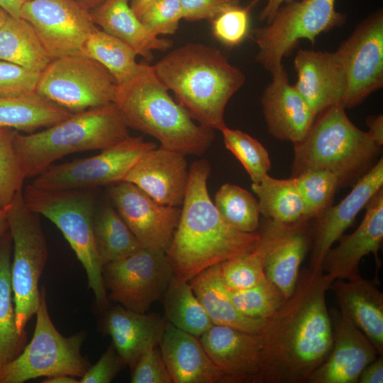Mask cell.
I'll return each mask as SVG.
<instances>
[{"mask_svg": "<svg viewBox=\"0 0 383 383\" xmlns=\"http://www.w3.org/2000/svg\"><path fill=\"white\" fill-rule=\"evenodd\" d=\"M322 270L304 269L292 295L265 320L260 333V368L254 383H308L333 346Z\"/></svg>", "mask_w": 383, "mask_h": 383, "instance_id": "1", "label": "cell"}, {"mask_svg": "<svg viewBox=\"0 0 383 383\" xmlns=\"http://www.w3.org/2000/svg\"><path fill=\"white\" fill-rule=\"evenodd\" d=\"M210 170L204 160L189 169L179 221L166 252L174 275L186 282L211 266L250 253L260 239L257 231L237 230L221 216L207 189Z\"/></svg>", "mask_w": 383, "mask_h": 383, "instance_id": "2", "label": "cell"}, {"mask_svg": "<svg viewBox=\"0 0 383 383\" xmlns=\"http://www.w3.org/2000/svg\"><path fill=\"white\" fill-rule=\"evenodd\" d=\"M160 82L201 126L226 127V106L245 77L216 48L201 43L177 48L152 65Z\"/></svg>", "mask_w": 383, "mask_h": 383, "instance_id": "3", "label": "cell"}, {"mask_svg": "<svg viewBox=\"0 0 383 383\" xmlns=\"http://www.w3.org/2000/svg\"><path fill=\"white\" fill-rule=\"evenodd\" d=\"M113 102L129 128L154 137L163 148L201 155L214 139L213 130L196 124L174 100L152 65H143L135 76L117 84Z\"/></svg>", "mask_w": 383, "mask_h": 383, "instance_id": "4", "label": "cell"}, {"mask_svg": "<svg viewBox=\"0 0 383 383\" xmlns=\"http://www.w3.org/2000/svg\"><path fill=\"white\" fill-rule=\"evenodd\" d=\"M128 126L113 103L73 113L36 133L16 132L14 148L26 178L35 177L62 157L103 150L130 136Z\"/></svg>", "mask_w": 383, "mask_h": 383, "instance_id": "5", "label": "cell"}, {"mask_svg": "<svg viewBox=\"0 0 383 383\" xmlns=\"http://www.w3.org/2000/svg\"><path fill=\"white\" fill-rule=\"evenodd\" d=\"M381 147L368 131L355 126L342 104L319 113L303 140L294 144L292 175L307 170H326L340 187L353 186L377 162Z\"/></svg>", "mask_w": 383, "mask_h": 383, "instance_id": "6", "label": "cell"}, {"mask_svg": "<svg viewBox=\"0 0 383 383\" xmlns=\"http://www.w3.org/2000/svg\"><path fill=\"white\" fill-rule=\"evenodd\" d=\"M91 190H46L30 184L23 191V197L29 209L49 219L62 232L86 272L96 303L105 307L108 298L94 237L96 210Z\"/></svg>", "mask_w": 383, "mask_h": 383, "instance_id": "7", "label": "cell"}, {"mask_svg": "<svg viewBox=\"0 0 383 383\" xmlns=\"http://www.w3.org/2000/svg\"><path fill=\"white\" fill-rule=\"evenodd\" d=\"M35 315L31 340L0 369V383H23L60 374L82 377L91 366L81 353L86 333L80 331L66 337L58 331L50 316L44 287Z\"/></svg>", "mask_w": 383, "mask_h": 383, "instance_id": "8", "label": "cell"}, {"mask_svg": "<svg viewBox=\"0 0 383 383\" xmlns=\"http://www.w3.org/2000/svg\"><path fill=\"white\" fill-rule=\"evenodd\" d=\"M8 231L12 240L11 279L17 330L25 334L28 321L40 303L38 284L48 258L40 215L26 205L23 190L11 203Z\"/></svg>", "mask_w": 383, "mask_h": 383, "instance_id": "9", "label": "cell"}, {"mask_svg": "<svg viewBox=\"0 0 383 383\" xmlns=\"http://www.w3.org/2000/svg\"><path fill=\"white\" fill-rule=\"evenodd\" d=\"M345 15L335 0H295L282 5L272 20L253 31L257 60L271 74L284 68L282 60L300 40L314 43L318 35L341 26Z\"/></svg>", "mask_w": 383, "mask_h": 383, "instance_id": "10", "label": "cell"}, {"mask_svg": "<svg viewBox=\"0 0 383 383\" xmlns=\"http://www.w3.org/2000/svg\"><path fill=\"white\" fill-rule=\"evenodd\" d=\"M116 87L101 64L73 55L52 60L40 73L35 92L73 113L113 102Z\"/></svg>", "mask_w": 383, "mask_h": 383, "instance_id": "11", "label": "cell"}, {"mask_svg": "<svg viewBox=\"0 0 383 383\" xmlns=\"http://www.w3.org/2000/svg\"><path fill=\"white\" fill-rule=\"evenodd\" d=\"M142 136L131 137L86 158L52 164L34 177L31 184L46 190L93 189L111 186L125 177L147 151L156 148Z\"/></svg>", "mask_w": 383, "mask_h": 383, "instance_id": "12", "label": "cell"}, {"mask_svg": "<svg viewBox=\"0 0 383 383\" xmlns=\"http://www.w3.org/2000/svg\"><path fill=\"white\" fill-rule=\"evenodd\" d=\"M174 275L165 252L144 248L102 269L109 299L138 313L162 299Z\"/></svg>", "mask_w": 383, "mask_h": 383, "instance_id": "13", "label": "cell"}, {"mask_svg": "<svg viewBox=\"0 0 383 383\" xmlns=\"http://www.w3.org/2000/svg\"><path fill=\"white\" fill-rule=\"evenodd\" d=\"M335 52L345 77L342 105L352 108L383 86L382 9L363 20Z\"/></svg>", "mask_w": 383, "mask_h": 383, "instance_id": "14", "label": "cell"}, {"mask_svg": "<svg viewBox=\"0 0 383 383\" xmlns=\"http://www.w3.org/2000/svg\"><path fill=\"white\" fill-rule=\"evenodd\" d=\"M20 17L35 30L52 60L82 55L84 42L98 28L90 12L72 0H29Z\"/></svg>", "mask_w": 383, "mask_h": 383, "instance_id": "15", "label": "cell"}, {"mask_svg": "<svg viewBox=\"0 0 383 383\" xmlns=\"http://www.w3.org/2000/svg\"><path fill=\"white\" fill-rule=\"evenodd\" d=\"M108 194L142 247L167 252L179 221L181 209L158 203L127 181L111 185Z\"/></svg>", "mask_w": 383, "mask_h": 383, "instance_id": "16", "label": "cell"}, {"mask_svg": "<svg viewBox=\"0 0 383 383\" xmlns=\"http://www.w3.org/2000/svg\"><path fill=\"white\" fill-rule=\"evenodd\" d=\"M311 221L282 223L263 217L260 223L257 232L264 249V273L285 299L293 293L301 265L311 249Z\"/></svg>", "mask_w": 383, "mask_h": 383, "instance_id": "17", "label": "cell"}, {"mask_svg": "<svg viewBox=\"0 0 383 383\" xmlns=\"http://www.w3.org/2000/svg\"><path fill=\"white\" fill-rule=\"evenodd\" d=\"M365 208V216L355 231L342 235L339 243L331 247L323 259L322 271L331 284L335 279L355 281L360 279V261L371 253L375 257L377 267L381 266L378 252L383 240V188L372 197Z\"/></svg>", "mask_w": 383, "mask_h": 383, "instance_id": "18", "label": "cell"}, {"mask_svg": "<svg viewBox=\"0 0 383 383\" xmlns=\"http://www.w3.org/2000/svg\"><path fill=\"white\" fill-rule=\"evenodd\" d=\"M329 313L333 346L308 383H357L362 371L378 354L366 335L344 312L333 309Z\"/></svg>", "mask_w": 383, "mask_h": 383, "instance_id": "19", "label": "cell"}, {"mask_svg": "<svg viewBox=\"0 0 383 383\" xmlns=\"http://www.w3.org/2000/svg\"><path fill=\"white\" fill-rule=\"evenodd\" d=\"M383 188V158L353 186L350 193L338 204L331 206L311 221L310 269L319 270L326 252L343 235L360 211Z\"/></svg>", "mask_w": 383, "mask_h": 383, "instance_id": "20", "label": "cell"}, {"mask_svg": "<svg viewBox=\"0 0 383 383\" xmlns=\"http://www.w3.org/2000/svg\"><path fill=\"white\" fill-rule=\"evenodd\" d=\"M123 181L134 184L158 203L182 206L189 181L185 155L160 146L152 148L140 157Z\"/></svg>", "mask_w": 383, "mask_h": 383, "instance_id": "21", "label": "cell"}, {"mask_svg": "<svg viewBox=\"0 0 383 383\" xmlns=\"http://www.w3.org/2000/svg\"><path fill=\"white\" fill-rule=\"evenodd\" d=\"M199 341L223 374L225 382H253L260 368V333L213 324L200 336Z\"/></svg>", "mask_w": 383, "mask_h": 383, "instance_id": "22", "label": "cell"}, {"mask_svg": "<svg viewBox=\"0 0 383 383\" xmlns=\"http://www.w3.org/2000/svg\"><path fill=\"white\" fill-rule=\"evenodd\" d=\"M294 65L297 74L294 86L316 116L331 106L342 104L345 77L336 52L299 49Z\"/></svg>", "mask_w": 383, "mask_h": 383, "instance_id": "23", "label": "cell"}, {"mask_svg": "<svg viewBox=\"0 0 383 383\" xmlns=\"http://www.w3.org/2000/svg\"><path fill=\"white\" fill-rule=\"evenodd\" d=\"M272 76V82L261 98L268 131L279 140L299 143L308 134L316 116L294 86L289 84L284 68Z\"/></svg>", "mask_w": 383, "mask_h": 383, "instance_id": "24", "label": "cell"}, {"mask_svg": "<svg viewBox=\"0 0 383 383\" xmlns=\"http://www.w3.org/2000/svg\"><path fill=\"white\" fill-rule=\"evenodd\" d=\"M166 320L157 313H138L119 305L106 313L104 328L124 364L132 370L145 352L159 345Z\"/></svg>", "mask_w": 383, "mask_h": 383, "instance_id": "25", "label": "cell"}, {"mask_svg": "<svg viewBox=\"0 0 383 383\" xmlns=\"http://www.w3.org/2000/svg\"><path fill=\"white\" fill-rule=\"evenodd\" d=\"M159 345L172 383L225 382L196 336L167 321Z\"/></svg>", "mask_w": 383, "mask_h": 383, "instance_id": "26", "label": "cell"}, {"mask_svg": "<svg viewBox=\"0 0 383 383\" xmlns=\"http://www.w3.org/2000/svg\"><path fill=\"white\" fill-rule=\"evenodd\" d=\"M337 298L340 310L368 338L377 354H383V293L374 281L334 280L330 287Z\"/></svg>", "mask_w": 383, "mask_h": 383, "instance_id": "27", "label": "cell"}, {"mask_svg": "<svg viewBox=\"0 0 383 383\" xmlns=\"http://www.w3.org/2000/svg\"><path fill=\"white\" fill-rule=\"evenodd\" d=\"M93 22L106 33L129 45L147 60L153 59V52L165 51L172 41L151 33L132 9L130 0H105L90 11Z\"/></svg>", "mask_w": 383, "mask_h": 383, "instance_id": "28", "label": "cell"}, {"mask_svg": "<svg viewBox=\"0 0 383 383\" xmlns=\"http://www.w3.org/2000/svg\"><path fill=\"white\" fill-rule=\"evenodd\" d=\"M189 282L213 324L260 333L265 320L246 316L235 307L222 280L220 264L205 269Z\"/></svg>", "mask_w": 383, "mask_h": 383, "instance_id": "29", "label": "cell"}, {"mask_svg": "<svg viewBox=\"0 0 383 383\" xmlns=\"http://www.w3.org/2000/svg\"><path fill=\"white\" fill-rule=\"evenodd\" d=\"M0 60L40 73L52 60L33 26L10 15L0 28Z\"/></svg>", "mask_w": 383, "mask_h": 383, "instance_id": "30", "label": "cell"}, {"mask_svg": "<svg viewBox=\"0 0 383 383\" xmlns=\"http://www.w3.org/2000/svg\"><path fill=\"white\" fill-rule=\"evenodd\" d=\"M71 114L36 92L0 96V127L30 133L58 123Z\"/></svg>", "mask_w": 383, "mask_h": 383, "instance_id": "31", "label": "cell"}, {"mask_svg": "<svg viewBox=\"0 0 383 383\" xmlns=\"http://www.w3.org/2000/svg\"><path fill=\"white\" fill-rule=\"evenodd\" d=\"M12 240L6 231L0 238V369L23 350L26 333L17 330L11 279Z\"/></svg>", "mask_w": 383, "mask_h": 383, "instance_id": "32", "label": "cell"}, {"mask_svg": "<svg viewBox=\"0 0 383 383\" xmlns=\"http://www.w3.org/2000/svg\"><path fill=\"white\" fill-rule=\"evenodd\" d=\"M93 232L102 267L143 248L116 209L110 206L96 211Z\"/></svg>", "mask_w": 383, "mask_h": 383, "instance_id": "33", "label": "cell"}, {"mask_svg": "<svg viewBox=\"0 0 383 383\" xmlns=\"http://www.w3.org/2000/svg\"><path fill=\"white\" fill-rule=\"evenodd\" d=\"M251 187L259 199L264 218L282 223L306 220L304 204L292 177L281 179L267 174L260 183H252Z\"/></svg>", "mask_w": 383, "mask_h": 383, "instance_id": "34", "label": "cell"}, {"mask_svg": "<svg viewBox=\"0 0 383 383\" xmlns=\"http://www.w3.org/2000/svg\"><path fill=\"white\" fill-rule=\"evenodd\" d=\"M81 54L104 67L117 84L132 78L143 65L137 62L138 55L129 45L99 28L88 35Z\"/></svg>", "mask_w": 383, "mask_h": 383, "instance_id": "35", "label": "cell"}, {"mask_svg": "<svg viewBox=\"0 0 383 383\" xmlns=\"http://www.w3.org/2000/svg\"><path fill=\"white\" fill-rule=\"evenodd\" d=\"M162 298L166 319L177 328L200 337L213 324L189 282L174 275Z\"/></svg>", "mask_w": 383, "mask_h": 383, "instance_id": "36", "label": "cell"}, {"mask_svg": "<svg viewBox=\"0 0 383 383\" xmlns=\"http://www.w3.org/2000/svg\"><path fill=\"white\" fill-rule=\"evenodd\" d=\"M213 204L224 220L243 232H257L260 210L258 201L248 190L223 184L215 194Z\"/></svg>", "mask_w": 383, "mask_h": 383, "instance_id": "37", "label": "cell"}, {"mask_svg": "<svg viewBox=\"0 0 383 383\" xmlns=\"http://www.w3.org/2000/svg\"><path fill=\"white\" fill-rule=\"evenodd\" d=\"M292 177L304 204L305 219L310 221L332 205L340 187L338 177L326 170H307Z\"/></svg>", "mask_w": 383, "mask_h": 383, "instance_id": "38", "label": "cell"}, {"mask_svg": "<svg viewBox=\"0 0 383 383\" xmlns=\"http://www.w3.org/2000/svg\"><path fill=\"white\" fill-rule=\"evenodd\" d=\"M221 131L226 148L242 164L252 183H260L271 169L267 150L257 140L242 131L226 126Z\"/></svg>", "mask_w": 383, "mask_h": 383, "instance_id": "39", "label": "cell"}, {"mask_svg": "<svg viewBox=\"0 0 383 383\" xmlns=\"http://www.w3.org/2000/svg\"><path fill=\"white\" fill-rule=\"evenodd\" d=\"M231 300L243 315L267 320L281 306L285 298L266 277L255 285L240 290L228 289Z\"/></svg>", "mask_w": 383, "mask_h": 383, "instance_id": "40", "label": "cell"}, {"mask_svg": "<svg viewBox=\"0 0 383 383\" xmlns=\"http://www.w3.org/2000/svg\"><path fill=\"white\" fill-rule=\"evenodd\" d=\"M263 257L264 249L258 242L250 253L220 263L221 276L226 287L230 290H240L260 282L265 277Z\"/></svg>", "mask_w": 383, "mask_h": 383, "instance_id": "41", "label": "cell"}, {"mask_svg": "<svg viewBox=\"0 0 383 383\" xmlns=\"http://www.w3.org/2000/svg\"><path fill=\"white\" fill-rule=\"evenodd\" d=\"M16 132L0 127V207L11 203L26 179L14 148Z\"/></svg>", "mask_w": 383, "mask_h": 383, "instance_id": "42", "label": "cell"}, {"mask_svg": "<svg viewBox=\"0 0 383 383\" xmlns=\"http://www.w3.org/2000/svg\"><path fill=\"white\" fill-rule=\"evenodd\" d=\"M243 7L232 4L211 20L214 37L223 45L233 48L248 36L250 27V10L252 5Z\"/></svg>", "mask_w": 383, "mask_h": 383, "instance_id": "43", "label": "cell"}, {"mask_svg": "<svg viewBox=\"0 0 383 383\" xmlns=\"http://www.w3.org/2000/svg\"><path fill=\"white\" fill-rule=\"evenodd\" d=\"M139 18L156 36L174 34L183 20L180 0H152Z\"/></svg>", "mask_w": 383, "mask_h": 383, "instance_id": "44", "label": "cell"}, {"mask_svg": "<svg viewBox=\"0 0 383 383\" xmlns=\"http://www.w3.org/2000/svg\"><path fill=\"white\" fill-rule=\"evenodd\" d=\"M40 73L0 60V96L35 93Z\"/></svg>", "mask_w": 383, "mask_h": 383, "instance_id": "45", "label": "cell"}, {"mask_svg": "<svg viewBox=\"0 0 383 383\" xmlns=\"http://www.w3.org/2000/svg\"><path fill=\"white\" fill-rule=\"evenodd\" d=\"M131 382L172 383L160 348L156 346L140 357L132 370Z\"/></svg>", "mask_w": 383, "mask_h": 383, "instance_id": "46", "label": "cell"}, {"mask_svg": "<svg viewBox=\"0 0 383 383\" xmlns=\"http://www.w3.org/2000/svg\"><path fill=\"white\" fill-rule=\"evenodd\" d=\"M126 366L111 343L93 366L80 377L79 383H109Z\"/></svg>", "mask_w": 383, "mask_h": 383, "instance_id": "47", "label": "cell"}, {"mask_svg": "<svg viewBox=\"0 0 383 383\" xmlns=\"http://www.w3.org/2000/svg\"><path fill=\"white\" fill-rule=\"evenodd\" d=\"M240 0H180L183 19L187 21L213 19L223 9Z\"/></svg>", "mask_w": 383, "mask_h": 383, "instance_id": "48", "label": "cell"}, {"mask_svg": "<svg viewBox=\"0 0 383 383\" xmlns=\"http://www.w3.org/2000/svg\"><path fill=\"white\" fill-rule=\"evenodd\" d=\"M358 383H382L383 382V358L377 357L369 363L362 371Z\"/></svg>", "mask_w": 383, "mask_h": 383, "instance_id": "49", "label": "cell"}, {"mask_svg": "<svg viewBox=\"0 0 383 383\" xmlns=\"http://www.w3.org/2000/svg\"><path fill=\"white\" fill-rule=\"evenodd\" d=\"M367 124L369 127L368 133L374 141L379 146L383 145V116L378 115L368 118Z\"/></svg>", "mask_w": 383, "mask_h": 383, "instance_id": "50", "label": "cell"}, {"mask_svg": "<svg viewBox=\"0 0 383 383\" xmlns=\"http://www.w3.org/2000/svg\"><path fill=\"white\" fill-rule=\"evenodd\" d=\"M295 0H267L266 6L264 7L260 14V20L270 23L280 6L284 4Z\"/></svg>", "mask_w": 383, "mask_h": 383, "instance_id": "51", "label": "cell"}, {"mask_svg": "<svg viewBox=\"0 0 383 383\" xmlns=\"http://www.w3.org/2000/svg\"><path fill=\"white\" fill-rule=\"evenodd\" d=\"M22 4L21 0H0V6L13 17H20Z\"/></svg>", "mask_w": 383, "mask_h": 383, "instance_id": "52", "label": "cell"}, {"mask_svg": "<svg viewBox=\"0 0 383 383\" xmlns=\"http://www.w3.org/2000/svg\"><path fill=\"white\" fill-rule=\"evenodd\" d=\"M42 382L43 383H79V380L74 377L70 375H56L47 377Z\"/></svg>", "mask_w": 383, "mask_h": 383, "instance_id": "53", "label": "cell"}, {"mask_svg": "<svg viewBox=\"0 0 383 383\" xmlns=\"http://www.w3.org/2000/svg\"><path fill=\"white\" fill-rule=\"evenodd\" d=\"M11 204L7 206L0 207V238L8 231V213Z\"/></svg>", "mask_w": 383, "mask_h": 383, "instance_id": "54", "label": "cell"}, {"mask_svg": "<svg viewBox=\"0 0 383 383\" xmlns=\"http://www.w3.org/2000/svg\"><path fill=\"white\" fill-rule=\"evenodd\" d=\"M152 0H130L132 9L139 17Z\"/></svg>", "mask_w": 383, "mask_h": 383, "instance_id": "55", "label": "cell"}, {"mask_svg": "<svg viewBox=\"0 0 383 383\" xmlns=\"http://www.w3.org/2000/svg\"><path fill=\"white\" fill-rule=\"evenodd\" d=\"M81 7L90 11L101 4L105 0H72Z\"/></svg>", "mask_w": 383, "mask_h": 383, "instance_id": "56", "label": "cell"}, {"mask_svg": "<svg viewBox=\"0 0 383 383\" xmlns=\"http://www.w3.org/2000/svg\"><path fill=\"white\" fill-rule=\"evenodd\" d=\"M9 15V14L0 6V28L4 24Z\"/></svg>", "mask_w": 383, "mask_h": 383, "instance_id": "57", "label": "cell"}, {"mask_svg": "<svg viewBox=\"0 0 383 383\" xmlns=\"http://www.w3.org/2000/svg\"><path fill=\"white\" fill-rule=\"evenodd\" d=\"M23 2L24 1H29V0H21Z\"/></svg>", "mask_w": 383, "mask_h": 383, "instance_id": "58", "label": "cell"}]
</instances>
